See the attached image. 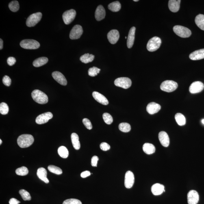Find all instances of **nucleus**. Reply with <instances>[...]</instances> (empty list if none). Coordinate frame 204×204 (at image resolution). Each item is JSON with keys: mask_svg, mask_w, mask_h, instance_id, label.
Instances as JSON below:
<instances>
[{"mask_svg": "<svg viewBox=\"0 0 204 204\" xmlns=\"http://www.w3.org/2000/svg\"><path fill=\"white\" fill-rule=\"evenodd\" d=\"M34 139L32 135L23 134L20 135L17 140L18 144L20 147L23 148L29 147L34 142Z\"/></svg>", "mask_w": 204, "mask_h": 204, "instance_id": "f257e3e1", "label": "nucleus"}, {"mask_svg": "<svg viewBox=\"0 0 204 204\" xmlns=\"http://www.w3.org/2000/svg\"><path fill=\"white\" fill-rule=\"evenodd\" d=\"M31 96L35 102L40 104L43 105L48 103L47 96L44 93L40 90H33L31 93Z\"/></svg>", "mask_w": 204, "mask_h": 204, "instance_id": "f03ea898", "label": "nucleus"}, {"mask_svg": "<svg viewBox=\"0 0 204 204\" xmlns=\"http://www.w3.org/2000/svg\"><path fill=\"white\" fill-rule=\"evenodd\" d=\"M173 31L176 35L181 38H188L191 35V32L190 30L182 26H175L173 27Z\"/></svg>", "mask_w": 204, "mask_h": 204, "instance_id": "7ed1b4c3", "label": "nucleus"}, {"mask_svg": "<svg viewBox=\"0 0 204 204\" xmlns=\"http://www.w3.org/2000/svg\"><path fill=\"white\" fill-rule=\"evenodd\" d=\"M178 85L175 81L166 80L161 83V89L167 92H171L175 91L178 88Z\"/></svg>", "mask_w": 204, "mask_h": 204, "instance_id": "20e7f679", "label": "nucleus"}, {"mask_svg": "<svg viewBox=\"0 0 204 204\" xmlns=\"http://www.w3.org/2000/svg\"><path fill=\"white\" fill-rule=\"evenodd\" d=\"M21 47L26 49H36L40 47V44L37 41L33 40H22L20 44Z\"/></svg>", "mask_w": 204, "mask_h": 204, "instance_id": "39448f33", "label": "nucleus"}, {"mask_svg": "<svg viewBox=\"0 0 204 204\" xmlns=\"http://www.w3.org/2000/svg\"><path fill=\"white\" fill-rule=\"evenodd\" d=\"M161 41L160 38L158 37H154L150 39L147 45V49L148 51L153 52L158 49L161 46Z\"/></svg>", "mask_w": 204, "mask_h": 204, "instance_id": "423d86ee", "label": "nucleus"}, {"mask_svg": "<svg viewBox=\"0 0 204 204\" xmlns=\"http://www.w3.org/2000/svg\"><path fill=\"white\" fill-rule=\"evenodd\" d=\"M42 14L38 12L30 15L27 19L26 25L28 27H34L40 22L41 19Z\"/></svg>", "mask_w": 204, "mask_h": 204, "instance_id": "0eeeda50", "label": "nucleus"}, {"mask_svg": "<svg viewBox=\"0 0 204 204\" xmlns=\"http://www.w3.org/2000/svg\"><path fill=\"white\" fill-rule=\"evenodd\" d=\"M114 84L116 86L127 89L130 88L132 85V81L131 79L128 78H119L115 81Z\"/></svg>", "mask_w": 204, "mask_h": 204, "instance_id": "6e6552de", "label": "nucleus"}, {"mask_svg": "<svg viewBox=\"0 0 204 204\" xmlns=\"http://www.w3.org/2000/svg\"><path fill=\"white\" fill-rule=\"evenodd\" d=\"M76 11L73 9L66 11L62 15L63 20L66 25L69 24L73 21L76 16Z\"/></svg>", "mask_w": 204, "mask_h": 204, "instance_id": "1a4fd4ad", "label": "nucleus"}, {"mask_svg": "<svg viewBox=\"0 0 204 204\" xmlns=\"http://www.w3.org/2000/svg\"><path fill=\"white\" fill-rule=\"evenodd\" d=\"M83 32V28L81 25H75L70 31V38L71 40H77L80 38Z\"/></svg>", "mask_w": 204, "mask_h": 204, "instance_id": "9d476101", "label": "nucleus"}, {"mask_svg": "<svg viewBox=\"0 0 204 204\" xmlns=\"http://www.w3.org/2000/svg\"><path fill=\"white\" fill-rule=\"evenodd\" d=\"M53 115L51 112H47L39 115L36 119V122L39 125L47 123L50 120L53 118Z\"/></svg>", "mask_w": 204, "mask_h": 204, "instance_id": "9b49d317", "label": "nucleus"}, {"mask_svg": "<svg viewBox=\"0 0 204 204\" xmlns=\"http://www.w3.org/2000/svg\"><path fill=\"white\" fill-rule=\"evenodd\" d=\"M135 177L134 174L131 171L126 172L125 176V185L126 188L130 189L132 188L134 184Z\"/></svg>", "mask_w": 204, "mask_h": 204, "instance_id": "f8f14e48", "label": "nucleus"}, {"mask_svg": "<svg viewBox=\"0 0 204 204\" xmlns=\"http://www.w3.org/2000/svg\"><path fill=\"white\" fill-rule=\"evenodd\" d=\"M204 88V85L201 82L195 81L191 85L189 90L191 94H196L201 92L203 90Z\"/></svg>", "mask_w": 204, "mask_h": 204, "instance_id": "ddd939ff", "label": "nucleus"}, {"mask_svg": "<svg viewBox=\"0 0 204 204\" xmlns=\"http://www.w3.org/2000/svg\"><path fill=\"white\" fill-rule=\"evenodd\" d=\"M188 204H197L199 201V196L196 191L191 190L187 195Z\"/></svg>", "mask_w": 204, "mask_h": 204, "instance_id": "4468645a", "label": "nucleus"}, {"mask_svg": "<svg viewBox=\"0 0 204 204\" xmlns=\"http://www.w3.org/2000/svg\"><path fill=\"white\" fill-rule=\"evenodd\" d=\"M107 38L111 44H114L118 42L120 38V34L116 30H112L109 31L107 35Z\"/></svg>", "mask_w": 204, "mask_h": 204, "instance_id": "2eb2a0df", "label": "nucleus"}, {"mask_svg": "<svg viewBox=\"0 0 204 204\" xmlns=\"http://www.w3.org/2000/svg\"><path fill=\"white\" fill-rule=\"evenodd\" d=\"M52 76L55 80L59 84L62 86H66L67 84V81L65 77L61 72L58 71L53 72Z\"/></svg>", "mask_w": 204, "mask_h": 204, "instance_id": "dca6fc26", "label": "nucleus"}, {"mask_svg": "<svg viewBox=\"0 0 204 204\" xmlns=\"http://www.w3.org/2000/svg\"><path fill=\"white\" fill-rule=\"evenodd\" d=\"M158 138L161 145L164 147H168L169 145L170 140L167 133L161 131L159 133Z\"/></svg>", "mask_w": 204, "mask_h": 204, "instance_id": "f3484780", "label": "nucleus"}, {"mask_svg": "<svg viewBox=\"0 0 204 204\" xmlns=\"http://www.w3.org/2000/svg\"><path fill=\"white\" fill-rule=\"evenodd\" d=\"M161 108L160 105L154 102H151L148 105L146 110L150 114L153 115L158 112Z\"/></svg>", "mask_w": 204, "mask_h": 204, "instance_id": "a211bd4d", "label": "nucleus"}, {"mask_svg": "<svg viewBox=\"0 0 204 204\" xmlns=\"http://www.w3.org/2000/svg\"><path fill=\"white\" fill-rule=\"evenodd\" d=\"M92 95L94 99L96 101L101 104L107 105L109 104V101L105 96L97 92H94L92 93Z\"/></svg>", "mask_w": 204, "mask_h": 204, "instance_id": "6ab92c4d", "label": "nucleus"}, {"mask_svg": "<svg viewBox=\"0 0 204 204\" xmlns=\"http://www.w3.org/2000/svg\"><path fill=\"white\" fill-rule=\"evenodd\" d=\"M151 191L155 196H159L165 191L164 185L159 183H156L152 186Z\"/></svg>", "mask_w": 204, "mask_h": 204, "instance_id": "aec40b11", "label": "nucleus"}, {"mask_svg": "<svg viewBox=\"0 0 204 204\" xmlns=\"http://www.w3.org/2000/svg\"><path fill=\"white\" fill-rule=\"evenodd\" d=\"M136 28L134 27H132L129 33L127 40V46L130 49L132 47L135 40V33Z\"/></svg>", "mask_w": 204, "mask_h": 204, "instance_id": "412c9836", "label": "nucleus"}, {"mask_svg": "<svg viewBox=\"0 0 204 204\" xmlns=\"http://www.w3.org/2000/svg\"><path fill=\"white\" fill-rule=\"evenodd\" d=\"M105 16V11L104 7L99 5L96 8L95 13V18L97 21H100L104 19Z\"/></svg>", "mask_w": 204, "mask_h": 204, "instance_id": "4be33fe9", "label": "nucleus"}, {"mask_svg": "<svg viewBox=\"0 0 204 204\" xmlns=\"http://www.w3.org/2000/svg\"><path fill=\"white\" fill-rule=\"evenodd\" d=\"M180 3V0H170L168 3L169 8L172 12H177L179 10Z\"/></svg>", "mask_w": 204, "mask_h": 204, "instance_id": "5701e85b", "label": "nucleus"}, {"mask_svg": "<svg viewBox=\"0 0 204 204\" xmlns=\"http://www.w3.org/2000/svg\"><path fill=\"white\" fill-rule=\"evenodd\" d=\"M190 58L192 60H198L204 58V49L197 50L190 55Z\"/></svg>", "mask_w": 204, "mask_h": 204, "instance_id": "b1692460", "label": "nucleus"}, {"mask_svg": "<svg viewBox=\"0 0 204 204\" xmlns=\"http://www.w3.org/2000/svg\"><path fill=\"white\" fill-rule=\"evenodd\" d=\"M47 170L45 168H40L37 170V175L39 179L46 183H48L49 182L47 178Z\"/></svg>", "mask_w": 204, "mask_h": 204, "instance_id": "393cba45", "label": "nucleus"}, {"mask_svg": "<svg viewBox=\"0 0 204 204\" xmlns=\"http://www.w3.org/2000/svg\"><path fill=\"white\" fill-rule=\"evenodd\" d=\"M71 140L73 147L76 150H79L81 147L80 143L79 141L78 135L75 133H72L71 136Z\"/></svg>", "mask_w": 204, "mask_h": 204, "instance_id": "a878e982", "label": "nucleus"}, {"mask_svg": "<svg viewBox=\"0 0 204 204\" xmlns=\"http://www.w3.org/2000/svg\"><path fill=\"white\" fill-rule=\"evenodd\" d=\"M143 151L148 155L152 154L155 153V148L153 144L149 143H146L143 146Z\"/></svg>", "mask_w": 204, "mask_h": 204, "instance_id": "bb28decb", "label": "nucleus"}, {"mask_svg": "<svg viewBox=\"0 0 204 204\" xmlns=\"http://www.w3.org/2000/svg\"><path fill=\"white\" fill-rule=\"evenodd\" d=\"M48 62V59L47 57H40L33 61V65L35 67H40L47 64Z\"/></svg>", "mask_w": 204, "mask_h": 204, "instance_id": "cd10ccee", "label": "nucleus"}, {"mask_svg": "<svg viewBox=\"0 0 204 204\" xmlns=\"http://www.w3.org/2000/svg\"><path fill=\"white\" fill-rule=\"evenodd\" d=\"M195 23L196 25L200 29L204 30V15H198L195 18Z\"/></svg>", "mask_w": 204, "mask_h": 204, "instance_id": "c85d7f7f", "label": "nucleus"}, {"mask_svg": "<svg viewBox=\"0 0 204 204\" xmlns=\"http://www.w3.org/2000/svg\"><path fill=\"white\" fill-rule=\"evenodd\" d=\"M94 55L87 53L82 56L80 58V60L82 62L84 63L85 64H87L89 62H92L94 60Z\"/></svg>", "mask_w": 204, "mask_h": 204, "instance_id": "c756f323", "label": "nucleus"}, {"mask_svg": "<svg viewBox=\"0 0 204 204\" xmlns=\"http://www.w3.org/2000/svg\"><path fill=\"white\" fill-rule=\"evenodd\" d=\"M108 8L113 12H118L121 8V5L119 1L114 2L109 5Z\"/></svg>", "mask_w": 204, "mask_h": 204, "instance_id": "7c9ffc66", "label": "nucleus"}, {"mask_svg": "<svg viewBox=\"0 0 204 204\" xmlns=\"http://www.w3.org/2000/svg\"><path fill=\"white\" fill-rule=\"evenodd\" d=\"M175 119L178 125L182 126L186 124V118L181 113H177L175 116Z\"/></svg>", "mask_w": 204, "mask_h": 204, "instance_id": "2f4dec72", "label": "nucleus"}, {"mask_svg": "<svg viewBox=\"0 0 204 204\" xmlns=\"http://www.w3.org/2000/svg\"><path fill=\"white\" fill-rule=\"evenodd\" d=\"M58 153L61 157L64 158H67L69 155L67 148L64 146H61L58 148Z\"/></svg>", "mask_w": 204, "mask_h": 204, "instance_id": "473e14b6", "label": "nucleus"}, {"mask_svg": "<svg viewBox=\"0 0 204 204\" xmlns=\"http://www.w3.org/2000/svg\"><path fill=\"white\" fill-rule=\"evenodd\" d=\"M120 130L124 132H128L131 130V126L129 123L122 122L119 125Z\"/></svg>", "mask_w": 204, "mask_h": 204, "instance_id": "72a5a7b5", "label": "nucleus"}, {"mask_svg": "<svg viewBox=\"0 0 204 204\" xmlns=\"http://www.w3.org/2000/svg\"><path fill=\"white\" fill-rule=\"evenodd\" d=\"M8 7L10 10L12 12H16L19 9V3L16 1H12L9 3Z\"/></svg>", "mask_w": 204, "mask_h": 204, "instance_id": "f704fd0d", "label": "nucleus"}, {"mask_svg": "<svg viewBox=\"0 0 204 204\" xmlns=\"http://www.w3.org/2000/svg\"><path fill=\"white\" fill-rule=\"evenodd\" d=\"M48 169L52 173L57 174V175H61L62 173V171L61 169L56 166L50 165L48 166Z\"/></svg>", "mask_w": 204, "mask_h": 204, "instance_id": "c9c22d12", "label": "nucleus"}, {"mask_svg": "<svg viewBox=\"0 0 204 204\" xmlns=\"http://www.w3.org/2000/svg\"><path fill=\"white\" fill-rule=\"evenodd\" d=\"M19 193L24 201H30L31 200L30 195L27 191L24 190H20L19 191Z\"/></svg>", "mask_w": 204, "mask_h": 204, "instance_id": "e433bc0d", "label": "nucleus"}, {"mask_svg": "<svg viewBox=\"0 0 204 204\" xmlns=\"http://www.w3.org/2000/svg\"><path fill=\"white\" fill-rule=\"evenodd\" d=\"M16 173L18 175H26L29 173V170L26 167L23 166L17 169L16 170Z\"/></svg>", "mask_w": 204, "mask_h": 204, "instance_id": "4c0bfd02", "label": "nucleus"}, {"mask_svg": "<svg viewBox=\"0 0 204 204\" xmlns=\"http://www.w3.org/2000/svg\"><path fill=\"white\" fill-rule=\"evenodd\" d=\"M101 69L97 67H93L90 68L88 70L89 75L90 77H94L97 75L98 73H99Z\"/></svg>", "mask_w": 204, "mask_h": 204, "instance_id": "58836bf2", "label": "nucleus"}, {"mask_svg": "<svg viewBox=\"0 0 204 204\" xmlns=\"http://www.w3.org/2000/svg\"><path fill=\"white\" fill-rule=\"evenodd\" d=\"M103 117L105 123H106L107 125H110L112 123L113 121L112 117L109 113H104L103 114Z\"/></svg>", "mask_w": 204, "mask_h": 204, "instance_id": "ea45409f", "label": "nucleus"}, {"mask_svg": "<svg viewBox=\"0 0 204 204\" xmlns=\"http://www.w3.org/2000/svg\"><path fill=\"white\" fill-rule=\"evenodd\" d=\"M9 111V107L6 103H2L0 105V113L2 115H6Z\"/></svg>", "mask_w": 204, "mask_h": 204, "instance_id": "a19ab883", "label": "nucleus"}, {"mask_svg": "<svg viewBox=\"0 0 204 204\" xmlns=\"http://www.w3.org/2000/svg\"><path fill=\"white\" fill-rule=\"evenodd\" d=\"M63 204H82L79 200L71 198L65 200Z\"/></svg>", "mask_w": 204, "mask_h": 204, "instance_id": "79ce46f5", "label": "nucleus"}, {"mask_svg": "<svg viewBox=\"0 0 204 204\" xmlns=\"http://www.w3.org/2000/svg\"><path fill=\"white\" fill-rule=\"evenodd\" d=\"M83 124H84L87 129L89 130L92 129V125L91 122L90 120H89L88 119L86 118L83 119Z\"/></svg>", "mask_w": 204, "mask_h": 204, "instance_id": "37998d69", "label": "nucleus"}, {"mask_svg": "<svg viewBox=\"0 0 204 204\" xmlns=\"http://www.w3.org/2000/svg\"><path fill=\"white\" fill-rule=\"evenodd\" d=\"M3 84H4L5 86H10L11 84V82H12V81H11V79L10 78L8 77V76H5L3 77Z\"/></svg>", "mask_w": 204, "mask_h": 204, "instance_id": "c03bdc74", "label": "nucleus"}, {"mask_svg": "<svg viewBox=\"0 0 204 204\" xmlns=\"http://www.w3.org/2000/svg\"><path fill=\"white\" fill-rule=\"evenodd\" d=\"M100 148L103 151H108L110 149V145L107 143L103 142L100 144Z\"/></svg>", "mask_w": 204, "mask_h": 204, "instance_id": "a18cd8bd", "label": "nucleus"}, {"mask_svg": "<svg viewBox=\"0 0 204 204\" xmlns=\"http://www.w3.org/2000/svg\"><path fill=\"white\" fill-rule=\"evenodd\" d=\"M7 63L10 66H12L15 63L16 59L13 57H9L7 60Z\"/></svg>", "mask_w": 204, "mask_h": 204, "instance_id": "49530a36", "label": "nucleus"}, {"mask_svg": "<svg viewBox=\"0 0 204 204\" xmlns=\"http://www.w3.org/2000/svg\"><path fill=\"white\" fill-rule=\"evenodd\" d=\"M99 160V158L96 156H94L92 157L91 159L92 166L94 167L97 166L98 161Z\"/></svg>", "mask_w": 204, "mask_h": 204, "instance_id": "de8ad7c7", "label": "nucleus"}, {"mask_svg": "<svg viewBox=\"0 0 204 204\" xmlns=\"http://www.w3.org/2000/svg\"><path fill=\"white\" fill-rule=\"evenodd\" d=\"M90 174H91L90 171L86 170V171H85L82 172L81 174V176L82 178H85L90 176Z\"/></svg>", "mask_w": 204, "mask_h": 204, "instance_id": "09e8293b", "label": "nucleus"}, {"mask_svg": "<svg viewBox=\"0 0 204 204\" xmlns=\"http://www.w3.org/2000/svg\"><path fill=\"white\" fill-rule=\"evenodd\" d=\"M9 204H19L20 201L14 198H12L9 201Z\"/></svg>", "mask_w": 204, "mask_h": 204, "instance_id": "8fccbe9b", "label": "nucleus"}, {"mask_svg": "<svg viewBox=\"0 0 204 204\" xmlns=\"http://www.w3.org/2000/svg\"><path fill=\"white\" fill-rule=\"evenodd\" d=\"M3 47V41L2 39H0V49L2 50Z\"/></svg>", "mask_w": 204, "mask_h": 204, "instance_id": "3c124183", "label": "nucleus"}, {"mask_svg": "<svg viewBox=\"0 0 204 204\" xmlns=\"http://www.w3.org/2000/svg\"><path fill=\"white\" fill-rule=\"evenodd\" d=\"M2 143V140L1 139V140H0V144H1V145Z\"/></svg>", "mask_w": 204, "mask_h": 204, "instance_id": "603ef678", "label": "nucleus"}, {"mask_svg": "<svg viewBox=\"0 0 204 204\" xmlns=\"http://www.w3.org/2000/svg\"><path fill=\"white\" fill-rule=\"evenodd\" d=\"M201 121H202V123H203L204 125V119L202 120Z\"/></svg>", "mask_w": 204, "mask_h": 204, "instance_id": "864d4df0", "label": "nucleus"}, {"mask_svg": "<svg viewBox=\"0 0 204 204\" xmlns=\"http://www.w3.org/2000/svg\"><path fill=\"white\" fill-rule=\"evenodd\" d=\"M134 1L135 2H138L139 1H138V0H134V1Z\"/></svg>", "mask_w": 204, "mask_h": 204, "instance_id": "5fc2aeb1", "label": "nucleus"}, {"mask_svg": "<svg viewBox=\"0 0 204 204\" xmlns=\"http://www.w3.org/2000/svg\"><path fill=\"white\" fill-rule=\"evenodd\" d=\"M127 38V37H125V39H126Z\"/></svg>", "mask_w": 204, "mask_h": 204, "instance_id": "6e6d98bb", "label": "nucleus"}]
</instances>
